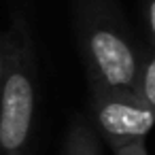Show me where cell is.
<instances>
[{"label": "cell", "mask_w": 155, "mask_h": 155, "mask_svg": "<svg viewBox=\"0 0 155 155\" xmlns=\"http://www.w3.org/2000/svg\"><path fill=\"white\" fill-rule=\"evenodd\" d=\"M7 38V64L0 89V155H30L36 115V60L24 19Z\"/></svg>", "instance_id": "obj_1"}, {"label": "cell", "mask_w": 155, "mask_h": 155, "mask_svg": "<svg viewBox=\"0 0 155 155\" xmlns=\"http://www.w3.org/2000/svg\"><path fill=\"white\" fill-rule=\"evenodd\" d=\"M81 19V47L89 72V83L106 89H136L140 55L123 30L106 15L89 7Z\"/></svg>", "instance_id": "obj_2"}, {"label": "cell", "mask_w": 155, "mask_h": 155, "mask_svg": "<svg viewBox=\"0 0 155 155\" xmlns=\"http://www.w3.org/2000/svg\"><path fill=\"white\" fill-rule=\"evenodd\" d=\"M89 108L94 123L110 149L140 142L155 127V113L138 98L136 91L91 85Z\"/></svg>", "instance_id": "obj_3"}, {"label": "cell", "mask_w": 155, "mask_h": 155, "mask_svg": "<svg viewBox=\"0 0 155 155\" xmlns=\"http://www.w3.org/2000/svg\"><path fill=\"white\" fill-rule=\"evenodd\" d=\"M64 155H102L100 142L96 132L89 127L87 121L74 119L66 138V153Z\"/></svg>", "instance_id": "obj_4"}, {"label": "cell", "mask_w": 155, "mask_h": 155, "mask_svg": "<svg viewBox=\"0 0 155 155\" xmlns=\"http://www.w3.org/2000/svg\"><path fill=\"white\" fill-rule=\"evenodd\" d=\"M138 98L155 113V47L140 55L138 77H136V89Z\"/></svg>", "instance_id": "obj_5"}, {"label": "cell", "mask_w": 155, "mask_h": 155, "mask_svg": "<svg viewBox=\"0 0 155 155\" xmlns=\"http://www.w3.org/2000/svg\"><path fill=\"white\" fill-rule=\"evenodd\" d=\"M113 153L115 155H149L147 153V147H144V140L132 142V144H123V147H115Z\"/></svg>", "instance_id": "obj_6"}, {"label": "cell", "mask_w": 155, "mask_h": 155, "mask_svg": "<svg viewBox=\"0 0 155 155\" xmlns=\"http://www.w3.org/2000/svg\"><path fill=\"white\" fill-rule=\"evenodd\" d=\"M144 17H147V30H149L151 43L155 47V0H147L144 2Z\"/></svg>", "instance_id": "obj_7"}, {"label": "cell", "mask_w": 155, "mask_h": 155, "mask_svg": "<svg viewBox=\"0 0 155 155\" xmlns=\"http://www.w3.org/2000/svg\"><path fill=\"white\" fill-rule=\"evenodd\" d=\"M5 64H7V38L0 34V89H2V79H5Z\"/></svg>", "instance_id": "obj_8"}]
</instances>
